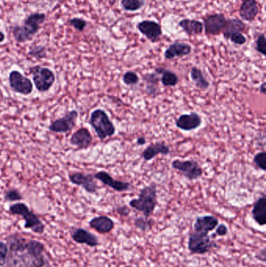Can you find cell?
Here are the masks:
<instances>
[{"label":"cell","instance_id":"1","mask_svg":"<svg viewBox=\"0 0 266 267\" xmlns=\"http://www.w3.org/2000/svg\"><path fill=\"white\" fill-rule=\"evenodd\" d=\"M8 256L2 267H44L49 264L44 244L19 234L6 238Z\"/></svg>","mask_w":266,"mask_h":267},{"label":"cell","instance_id":"2","mask_svg":"<svg viewBox=\"0 0 266 267\" xmlns=\"http://www.w3.org/2000/svg\"><path fill=\"white\" fill-rule=\"evenodd\" d=\"M44 13H31L24 20L22 26L16 25L12 29L13 39L18 43L31 40L40 30L41 25L46 21Z\"/></svg>","mask_w":266,"mask_h":267},{"label":"cell","instance_id":"3","mask_svg":"<svg viewBox=\"0 0 266 267\" xmlns=\"http://www.w3.org/2000/svg\"><path fill=\"white\" fill-rule=\"evenodd\" d=\"M157 204V185L155 183L150 184L143 188L139 192L138 198L133 199L129 202L130 206L142 212L145 218H149L153 214Z\"/></svg>","mask_w":266,"mask_h":267},{"label":"cell","instance_id":"4","mask_svg":"<svg viewBox=\"0 0 266 267\" xmlns=\"http://www.w3.org/2000/svg\"><path fill=\"white\" fill-rule=\"evenodd\" d=\"M9 212L13 216H20L24 219V228L30 229L32 232L38 234H42L45 232V223L25 203L17 202L12 204L9 205Z\"/></svg>","mask_w":266,"mask_h":267},{"label":"cell","instance_id":"5","mask_svg":"<svg viewBox=\"0 0 266 267\" xmlns=\"http://www.w3.org/2000/svg\"><path fill=\"white\" fill-rule=\"evenodd\" d=\"M89 124L101 141L115 134V125H113L106 112L102 109H96L91 113Z\"/></svg>","mask_w":266,"mask_h":267},{"label":"cell","instance_id":"6","mask_svg":"<svg viewBox=\"0 0 266 267\" xmlns=\"http://www.w3.org/2000/svg\"><path fill=\"white\" fill-rule=\"evenodd\" d=\"M29 71L32 75L35 88L39 92H49L55 83V73L50 68L36 65L30 67Z\"/></svg>","mask_w":266,"mask_h":267},{"label":"cell","instance_id":"7","mask_svg":"<svg viewBox=\"0 0 266 267\" xmlns=\"http://www.w3.org/2000/svg\"><path fill=\"white\" fill-rule=\"evenodd\" d=\"M216 242L211 240L206 233L193 231L188 238V247L190 253L193 255H204L216 247Z\"/></svg>","mask_w":266,"mask_h":267},{"label":"cell","instance_id":"8","mask_svg":"<svg viewBox=\"0 0 266 267\" xmlns=\"http://www.w3.org/2000/svg\"><path fill=\"white\" fill-rule=\"evenodd\" d=\"M172 167L178 170L184 178L189 181H195L203 175V169L195 160H179L175 159L172 163Z\"/></svg>","mask_w":266,"mask_h":267},{"label":"cell","instance_id":"9","mask_svg":"<svg viewBox=\"0 0 266 267\" xmlns=\"http://www.w3.org/2000/svg\"><path fill=\"white\" fill-rule=\"evenodd\" d=\"M79 114L77 110L67 112L64 117L53 121L49 126V130L53 133H69L77 125Z\"/></svg>","mask_w":266,"mask_h":267},{"label":"cell","instance_id":"10","mask_svg":"<svg viewBox=\"0 0 266 267\" xmlns=\"http://www.w3.org/2000/svg\"><path fill=\"white\" fill-rule=\"evenodd\" d=\"M9 84L12 91L20 95H29L33 92L32 81L18 70H12L9 73Z\"/></svg>","mask_w":266,"mask_h":267},{"label":"cell","instance_id":"11","mask_svg":"<svg viewBox=\"0 0 266 267\" xmlns=\"http://www.w3.org/2000/svg\"><path fill=\"white\" fill-rule=\"evenodd\" d=\"M226 17L222 13H213L203 18L204 34L208 36H216L222 33L226 24Z\"/></svg>","mask_w":266,"mask_h":267},{"label":"cell","instance_id":"12","mask_svg":"<svg viewBox=\"0 0 266 267\" xmlns=\"http://www.w3.org/2000/svg\"><path fill=\"white\" fill-rule=\"evenodd\" d=\"M137 28L140 33L151 43L159 42L162 35V26L155 20H144L137 24Z\"/></svg>","mask_w":266,"mask_h":267},{"label":"cell","instance_id":"13","mask_svg":"<svg viewBox=\"0 0 266 267\" xmlns=\"http://www.w3.org/2000/svg\"><path fill=\"white\" fill-rule=\"evenodd\" d=\"M69 180L73 185L82 187L89 194H95L99 189L94 174L74 172L69 174Z\"/></svg>","mask_w":266,"mask_h":267},{"label":"cell","instance_id":"14","mask_svg":"<svg viewBox=\"0 0 266 267\" xmlns=\"http://www.w3.org/2000/svg\"><path fill=\"white\" fill-rule=\"evenodd\" d=\"M94 178L117 192H128L133 189V185L130 182L114 179L109 173L104 170L95 173Z\"/></svg>","mask_w":266,"mask_h":267},{"label":"cell","instance_id":"15","mask_svg":"<svg viewBox=\"0 0 266 267\" xmlns=\"http://www.w3.org/2000/svg\"><path fill=\"white\" fill-rule=\"evenodd\" d=\"M69 234L73 242L80 245H88L91 248L97 247L100 245L99 238L95 234L82 227L71 229L69 231Z\"/></svg>","mask_w":266,"mask_h":267},{"label":"cell","instance_id":"16","mask_svg":"<svg viewBox=\"0 0 266 267\" xmlns=\"http://www.w3.org/2000/svg\"><path fill=\"white\" fill-rule=\"evenodd\" d=\"M202 124V119L198 113L181 114L176 121V126L184 132L196 130Z\"/></svg>","mask_w":266,"mask_h":267},{"label":"cell","instance_id":"17","mask_svg":"<svg viewBox=\"0 0 266 267\" xmlns=\"http://www.w3.org/2000/svg\"><path fill=\"white\" fill-rule=\"evenodd\" d=\"M192 52V47L187 42H176L170 45L165 50L164 57L168 61H171L175 58H182L190 55Z\"/></svg>","mask_w":266,"mask_h":267},{"label":"cell","instance_id":"18","mask_svg":"<svg viewBox=\"0 0 266 267\" xmlns=\"http://www.w3.org/2000/svg\"><path fill=\"white\" fill-rule=\"evenodd\" d=\"M93 137L88 128H80L72 134L69 138V144L77 147L79 149H87L91 146Z\"/></svg>","mask_w":266,"mask_h":267},{"label":"cell","instance_id":"19","mask_svg":"<svg viewBox=\"0 0 266 267\" xmlns=\"http://www.w3.org/2000/svg\"><path fill=\"white\" fill-rule=\"evenodd\" d=\"M259 14V6L256 0H243L239 15L241 20L248 22H252Z\"/></svg>","mask_w":266,"mask_h":267},{"label":"cell","instance_id":"20","mask_svg":"<svg viewBox=\"0 0 266 267\" xmlns=\"http://www.w3.org/2000/svg\"><path fill=\"white\" fill-rule=\"evenodd\" d=\"M219 224V220L211 215L198 216L194 223V230L196 232L208 233L214 231Z\"/></svg>","mask_w":266,"mask_h":267},{"label":"cell","instance_id":"21","mask_svg":"<svg viewBox=\"0 0 266 267\" xmlns=\"http://www.w3.org/2000/svg\"><path fill=\"white\" fill-rule=\"evenodd\" d=\"M88 224L99 234H108L115 227V222L107 216H95L90 220Z\"/></svg>","mask_w":266,"mask_h":267},{"label":"cell","instance_id":"22","mask_svg":"<svg viewBox=\"0 0 266 267\" xmlns=\"http://www.w3.org/2000/svg\"><path fill=\"white\" fill-rule=\"evenodd\" d=\"M170 152V147L164 141H157L151 144L143 151L142 157L145 161H151L158 155L166 156Z\"/></svg>","mask_w":266,"mask_h":267},{"label":"cell","instance_id":"23","mask_svg":"<svg viewBox=\"0 0 266 267\" xmlns=\"http://www.w3.org/2000/svg\"><path fill=\"white\" fill-rule=\"evenodd\" d=\"M252 217L258 225L263 227L266 224V197L259 198L254 204L252 211Z\"/></svg>","mask_w":266,"mask_h":267},{"label":"cell","instance_id":"24","mask_svg":"<svg viewBox=\"0 0 266 267\" xmlns=\"http://www.w3.org/2000/svg\"><path fill=\"white\" fill-rule=\"evenodd\" d=\"M247 26L244 21L239 18L227 19L222 33L226 40H229L230 35L237 32L244 33L246 31Z\"/></svg>","mask_w":266,"mask_h":267},{"label":"cell","instance_id":"25","mask_svg":"<svg viewBox=\"0 0 266 267\" xmlns=\"http://www.w3.org/2000/svg\"><path fill=\"white\" fill-rule=\"evenodd\" d=\"M179 26L188 36L200 35L204 31L203 23L200 20L194 19H183L179 22Z\"/></svg>","mask_w":266,"mask_h":267},{"label":"cell","instance_id":"26","mask_svg":"<svg viewBox=\"0 0 266 267\" xmlns=\"http://www.w3.org/2000/svg\"><path fill=\"white\" fill-rule=\"evenodd\" d=\"M143 81L146 83L145 90L150 96L156 97L159 95V83L160 77L155 71L148 73L143 76Z\"/></svg>","mask_w":266,"mask_h":267},{"label":"cell","instance_id":"27","mask_svg":"<svg viewBox=\"0 0 266 267\" xmlns=\"http://www.w3.org/2000/svg\"><path fill=\"white\" fill-rule=\"evenodd\" d=\"M155 72L161 75L160 81L165 87H175L179 82V77L177 73L165 67H156Z\"/></svg>","mask_w":266,"mask_h":267},{"label":"cell","instance_id":"28","mask_svg":"<svg viewBox=\"0 0 266 267\" xmlns=\"http://www.w3.org/2000/svg\"><path fill=\"white\" fill-rule=\"evenodd\" d=\"M190 75H191L192 81L195 83V86L199 89L201 90V91H205L209 88V81L204 77L202 70L198 68L197 67H193L192 68Z\"/></svg>","mask_w":266,"mask_h":267},{"label":"cell","instance_id":"29","mask_svg":"<svg viewBox=\"0 0 266 267\" xmlns=\"http://www.w3.org/2000/svg\"><path fill=\"white\" fill-rule=\"evenodd\" d=\"M121 4L124 11L136 12L145 5V0H121Z\"/></svg>","mask_w":266,"mask_h":267},{"label":"cell","instance_id":"30","mask_svg":"<svg viewBox=\"0 0 266 267\" xmlns=\"http://www.w3.org/2000/svg\"><path fill=\"white\" fill-rule=\"evenodd\" d=\"M134 227L142 232H148L151 231L153 227V220L149 218L140 217L136 218L134 220Z\"/></svg>","mask_w":266,"mask_h":267},{"label":"cell","instance_id":"31","mask_svg":"<svg viewBox=\"0 0 266 267\" xmlns=\"http://www.w3.org/2000/svg\"><path fill=\"white\" fill-rule=\"evenodd\" d=\"M28 55L36 60H42L47 57V50L45 46L34 45L30 47Z\"/></svg>","mask_w":266,"mask_h":267},{"label":"cell","instance_id":"32","mask_svg":"<svg viewBox=\"0 0 266 267\" xmlns=\"http://www.w3.org/2000/svg\"><path fill=\"white\" fill-rule=\"evenodd\" d=\"M139 81H140V78L136 72L130 70L124 73L123 76V82L128 86H134L138 84Z\"/></svg>","mask_w":266,"mask_h":267},{"label":"cell","instance_id":"33","mask_svg":"<svg viewBox=\"0 0 266 267\" xmlns=\"http://www.w3.org/2000/svg\"><path fill=\"white\" fill-rule=\"evenodd\" d=\"M23 199L22 194L17 189H9L4 194V200L6 201H20Z\"/></svg>","mask_w":266,"mask_h":267},{"label":"cell","instance_id":"34","mask_svg":"<svg viewBox=\"0 0 266 267\" xmlns=\"http://www.w3.org/2000/svg\"><path fill=\"white\" fill-rule=\"evenodd\" d=\"M254 163L255 167L259 168V170L266 171V152L265 151L263 152H259L254 156Z\"/></svg>","mask_w":266,"mask_h":267},{"label":"cell","instance_id":"35","mask_svg":"<svg viewBox=\"0 0 266 267\" xmlns=\"http://www.w3.org/2000/svg\"><path fill=\"white\" fill-rule=\"evenodd\" d=\"M68 24H69V26L73 27L74 29L77 30V31L82 32L87 27L88 22L84 19L80 18V17H73L68 21Z\"/></svg>","mask_w":266,"mask_h":267},{"label":"cell","instance_id":"36","mask_svg":"<svg viewBox=\"0 0 266 267\" xmlns=\"http://www.w3.org/2000/svg\"><path fill=\"white\" fill-rule=\"evenodd\" d=\"M255 50L262 55L266 56V41L264 33L260 34L255 42Z\"/></svg>","mask_w":266,"mask_h":267},{"label":"cell","instance_id":"37","mask_svg":"<svg viewBox=\"0 0 266 267\" xmlns=\"http://www.w3.org/2000/svg\"><path fill=\"white\" fill-rule=\"evenodd\" d=\"M8 245L5 242L0 241V267H2L6 264L8 256Z\"/></svg>","mask_w":266,"mask_h":267},{"label":"cell","instance_id":"38","mask_svg":"<svg viewBox=\"0 0 266 267\" xmlns=\"http://www.w3.org/2000/svg\"><path fill=\"white\" fill-rule=\"evenodd\" d=\"M229 40L231 41L233 44L237 45V46H243L246 43L247 38L243 35V33L237 32V33L230 35Z\"/></svg>","mask_w":266,"mask_h":267},{"label":"cell","instance_id":"39","mask_svg":"<svg viewBox=\"0 0 266 267\" xmlns=\"http://www.w3.org/2000/svg\"><path fill=\"white\" fill-rule=\"evenodd\" d=\"M228 227L225 225L224 223H221V224H218L216 227H215V234H212V238H215V236L225 237L228 234Z\"/></svg>","mask_w":266,"mask_h":267},{"label":"cell","instance_id":"40","mask_svg":"<svg viewBox=\"0 0 266 267\" xmlns=\"http://www.w3.org/2000/svg\"><path fill=\"white\" fill-rule=\"evenodd\" d=\"M255 258L265 263L266 261V248L264 247L258 251L257 253H255Z\"/></svg>","mask_w":266,"mask_h":267},{"label":"cell","instance_id":"41","mask_svg":"<svg viewBox=\"0 0 266 267\" xmlns=\"http://www.w3.org/2000/svg\"><path fill=\"white\" fill-rule=\"evenodd\" d=\"M117 212H118L119 214L121 215L122 216H128L130 214L129 208L126 205H124V206L118 207L117 209Z\"/></svg>","mask_w":266,"mask_h":267},{"label":"cell","instance_id":"42","mask_svg":"<svg viewBox=\"0 0 266 267\" xmlns=\"http://www.w3.org/2000/svg\"><path fill=\"white\" fill-rule=\"evenodd\" d=\"M259 91H260L261 93L263 94V95H266V83L263 82V84H261L260 87H259Z\"/></svg>","mask_w":266,"mask_h":267},{"label":"cell","instance_id":"43","mask_svg":"<svg viewBox=\"0 0 266 267\" xmlns=\"http://www.w3.org/2000/svg\"><path fill=\"white\" fill-rule=\"evenodd\" d=\"M137 144L138 145H144L146 144L145 137H140L137 139Z\"/></svg>","mask_w":266,"mask_h":267},{"label":"cell","instance_id":"44","mask_svg":"<svg viewBox=\"0 0 266 267\" xmlns=\"http://www.w3.org/2000/svg\"><path fill=\"white\" fill-rule=\"evenodd\" d=\"M5 39H6V35L2 31H0V43L3 42Z\"/></svg>","mask_w":266,"mask_h":267},{"label":"cell","instance_id":"45","mask_svg":"<svg viewBox=\"0 0 266 267\" xmlns=\"http://www.w3.org/2000/svg\"><path fill=\"white\" fill-rule=\"evenodd\" d=\"M132 267V266H126V267Z\"/></svg>","mask_w":266,"mask_h":267},{"label":"cell","instance_id":"46","mask_svg":"<svg viewBox=\"0 0 266 267\" xmlns=\"http://www.w3.org/2000/svg\"><path fill=\"white\" fill-rule=\"evenodd\" d=\"M0 185H1V183H0Z\"/></svg>","mask_w":266,"mask_h":267},{"label":"cell","instance_id":"47","mask_svg":"<svg viewBox=\"0 0 266 267\" xmlns=\"http://www.w3.org/2000/svg\"></svg>","mask_w":266,"mask_h":267}]
</instances>
